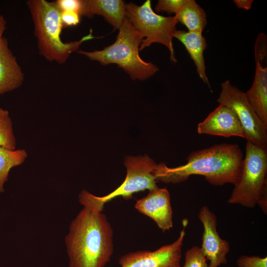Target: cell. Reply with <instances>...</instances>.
I'll return each mask as SVG.
<instances>
[{"label": "cell", "mask_w": 267, "mask_h": 267, "mask_svg": "<svg viewBox=\"0 0 267 267\" xmlns=\"http://www.w3.org/2000/svg\"><path fill=\"white\" fill-rule=\"evenodd\" d=\"M83 208L65 237L69 267H104L113 253V230L104 205L85 190L79 195Z\"/></svg>", "instance_id": "1"}, {"label": "cell", "mask_w": 267, "mask_h": 267, "mask_svg": "<svg viewBox=\"0 0 267 267\" xmlns=\"http://www.w3.org/2000/svg\"><path fill=\"white\" fill-rule=\"evenodd\" d=\"M243 154L237 144L222 143L191 152L186 164L169 168L164 163L158 164L156 180L174 184L186 180L190 176H204L215 186L226 183L234 185L239 180L243 166Z\"/></svg>", "instance_id": "2"}, {"label": "cell", "mask_w": 267, "mask_h": 267, "mask_svg": "<svg viewBox=\"0 0 267 267\" xmlns=\"http://www.w3.org/2000/svg\"><path fill=\"white\" fill-rule=\"evenodd\" d=\"M26 4L34 25L39 52L48 61L64 63L71 53L78 51L83 42L96 38L90 29L89 33L80 40L64 43L61 38L64 28L61 11L55 2L29 0Z\"/></svg>", "instance_id": "3"}, {"label": "cell", "mask_w": 267, "mask_h": 267, "mask_svg": "<svg viewBox=\"0 0 267 267\" xmlns=\"http://www.w3.org/2000/svg\"><path fill=\"white\" fill-rule=\"evenodd\" d=\"M118 30L115 42L103 49L77 52L102 65L116 64L133 80H144L154 75L158 68L144 61L139 55V46L143 40L140 33L126 17Z\"/></svg>", "instance_id": "4"}, {"label": "cell", "mask_w": 267, "mask_h": 267, "mask_svg": "<svg viewBox=\"0 0 267 267\" xmlns=\"http://www.w3.org/2000/svg\"><path fill=\"white\" fill-rule=\"evenodd\" d=\"M267 193V150L247 141L241 174L228 200L253 208Z\"/></svg>", "instance_id": "5"}, {"label": "cell", "mask_w": 267, "mask_h": 267, "mask_svg": "<svg viewBox=\"0 0 267 267\" xmlns=\"http://www.w3.org/2000/svg\"><path fill=\"white\" fill-rule=\"evenodd\" d=\"M125 9L126 17L143 38L139 50L153 43L162 44L168 49L171 60L176 62L173 44L174 34L178 22L176 17L157 14L151 7L150 0L141 5L132 2L126 3Z\"/></svg>", "instance_id": "6"}, {"label": "cell", "mask_w": 267, "mask_h": 267, "mask_svg": "<svg viewBox=\"0 0 267 267\" xmlns=\"http://www.w3.org/2000/svg\"><path fill=\"white\" fill-rule=\"evenodd\" d=\"M217 101L236 114L245 133L247 141L267 148V126L259 119L243 91L233 85L230 81L226 80L221 84V91Z\"/></svg>", "instance_id": "7"}, {"label": "cell", "mask_w": 267, "mask_h": 267, "mask_svg": "<svg viewBox=\"0 0 267 267\" xmlns=\"http://www.w3.org/2000/svg\"><path fill=\"white\" fill-rule=\"evenodd\" d=\"M124 165L127 173L123 182L107 195L102 197L96 196L101 204L104 205L118 196L130 199L135 193L146 189L150 191L158 187L156 176L158 164L147 155L127 157Z\"/></svg>", "instance_id": "8"}, {"label": "cell", "mask_w": 267, "mask_h": 267, "mask_svg": "<svg viewBox=\"0 0 267 267\" xmlns=\"http://www.w3.org/2000/svg\"><path fill=\"white\" fill-rule=\"evenodd\" d=\"M187 219L182 220V228L178 239L171 244L157 250L138 251L122 256L119 260L121 267H181L182 247L188 224Z\"/></svg>", "instance_id": "9"}, {"label": "cell", "mask_w": 267, "mask_h": 267, "mask_svg": "<svg viewBox=\"0 0 267 267\" xmlns=\"http://www.w3.org/2000/svg\"><path fill=\"white\" fill-rule=\"evenodd\" d=\"M267 41L260 33L255 44V72L253 84L245 95L253 110L267 126Z\"/></svg>", "instance_id": "10"}, {"label": "cell", "mask_w": 267, "mask_h": 267, "mask_svg": "<svg viewBox=\"0 0 267 267\" xmlns=\"http://www.w3.org/2000/svg\"><path fill=\"white\" fill-rule=\"evenodd\" d=\"M203 225L201 249L207 260L208 267H219L227 263L226 256L230 251L229 243L222 239L217 230V219L215 214L207 206H203L198 213Z\"/></svg>", "instance_id": "11"}, {"label": "cell", "mask_w": 267, "mask_h": 267, "mask_svg": "<svg viewBox=\"0 0 267 267\" xmlns=\"http://www.w3.org/2000/svg\"><path fill=\"white\" fill-rule=\"evenodd\" d=\"M135 208L152 219L164 232L173 226L170 194L166 188L150 190L147 196L136 201Z\"/></svg>", "instance_id": "12"}, {"label": "cell", "mask_w": 267, "mask_h": 267, "mask_svg": "<svg viewBox=\"0 0 267 267\" xmlns=\"http://www.w3.org/2000/svg\"><path fill=\"white\" fill-rule=\"evenodd\" d=\"M199 134L238 136L246 139V134L234 112L228 107L220 104L197 126Z\"/></svg>", "instance_id": "13"}, {"label": "cell", "mask_w": 267, "mask_h": 267, "mask_svg": "<svg viewBox=\"0 0 267 267\" xmlns=\"http://www.w3.org/2000/svg\"><path fill=\"white\" fill-rule=\"evenodd\" d=\"M125 4L121 0H81L79 14L89 18L94 15H101L115 31L119 29L126 18Z\"/></svg>", "instance_id": "14"}, {"label": "cell", "mask_w": 267, "mask_h": 267, "mask_svg": "<svg viewBox=\"0 0 267 267\" xmlns=\"http://www.w3.org/2000/svg\"><path fill=\"white\" fill-rule=\"evenodd\" d=\"M24 74L5 37L0 39V95L20 87Z\"/></svg>", "instance_id": "15"}, {"label": "cell", "mask_w": 267, "mask_h": 267, "mask_svg": "<svg viewBox=\"0 0 267 267\" xmlns=\"http://www.w3.org/2000/svg\"><path fill=\"white\" fill-rule=\"evenodd\" d=\"M174 38L179 40L184 46L193 61L200 78L211 89L206 74L204 51L207 42L202 33L176 30Z\"/></svg>", "instance_id": "16"}, {"label": "cell", "mask_w": 267, "mask_h": 267, "mask_svg": "<svg viewBox=\"0 0 267 267\" xmlns=\"http://www.w3.org/2000/svg\"><path fill=\"white\" fill-rule=\"evenodd\" d=\"M175 16L189 32L202 33L207 23L205 11L195 0H185Z\"/></svg>", "instance_id": "17"}, {"label": "cell", "mask_w": 267, "mask_h": 267, "mask_svg": "<svg viewBox=\"0 0 267 267\" xmlns=\"http://www.w3.org/2000/svg\"><path fill=\"white\" fill-rule=\"evenodd\" d=\"M26 157L24 149L10 150L0 146V192L4 191V184L10 169L21 164Z\"/></svg>", "instance_id": "18"}, {"label": "cell", "mask_w": 267, "mask_h": 267, "mask_svg": "<svg viewBox=\"0 0 267 267\" xmlns=\"http://www.w3.org/2000/svg\"><path fill=\"white\" fill-rule=\"evenodd\" d=\"M0 146L15 150V139L7 110L0 108Z\"/></svg>", "instance_id": "19"}, {"label": "cell", "mask_w": 267, "mask_h": 267, "mask_svg": "<svg viewBox=\"0 0 267 267\" xmlns=\"http://www.w3.org/2000/svg\"><path fill=\"white\" fill-rule=\"evenodd\" d=\"M207 259L201 247L194 246L185 252L182 267H208Z\"/></svg>", "instance_id": "20"}, {"label": "cell", "mask_w": 267, "mask_h": 267, "mask_svg": "<svg viewBox=\"0 0 267 267\" xmlns=\"http://www.w3.org/2000/svg\"><path fill=\"white\" fill-rule=\"evenodd\" d=\"M237 267H267V257L243 255L236 260Z\"/></svg>", "instance_id": "21"}, {"label": "cell", "mask_w": 267, "mask_h": 267, "mask_svg": "<svg viewBox=\"0 0 267 267\" xmlns=\"http://www.w3.org/2000/svg\"><path fill=\"white\" fill-rule=\"evenodd\" d=\"M185 0H159L155 6L157 12H166L168 14L178 12Z\"/></svg>", "instance_id": "22"}, {"label": "cell", "mask_w": 267, "mask_h": 267, "mask_svg": "<svg viewBox=\"0 0 267 267\" xmlns=\"http://www.w3.org/2000/svg\"><path fill=\"white\" fill-rule=\"evenodd\" d=\"M80 16L79 13L76 11L61 12V19L63 27L77 25L80 22Z\"/></svg>", "instance_id": "23"}, {"label": "cell", "mask_w": 267, "mask_h": 267, "mask_svg": "<svg viewBox=\"0 0 267 267\" xmlns=\"http://www.w3.org/2000/svg\"><path fill=\"white\" fill-rule=\"evenodd\" d=\"M55 3L60 11H76L79 13L81 0H58Z\"/></svg>", "instance_id": "24"}, {"label": "cell", "mask_w": 267, "mask_h": 267, "mask_svg": "<svg viewBox=\"0 0 267 267\" xmlns=\"http://www.w3.org/2000/svg\"><path fill=\"white\" fill-rule=\"evenodd\" d=\"M254 0H234L233 2L236 6L240 9H244L245 10H249L251 9L252 3Z\"/></svg>", "instance_id": "25"}, {"label": "cell", "mask_w": 267, "mask_h": 267, "mask_svg": "<svg viewBox=\"0 0 267 267\" xmlns=\"http://www.w3.org/2000/svg\"><path fill=\"white\" fill-rule=\"evenodd\" d=\"M6 27V21L2 15H0V39L2 37V35Z\"/></svg>", "instance_id": "26"}]
</instances>
